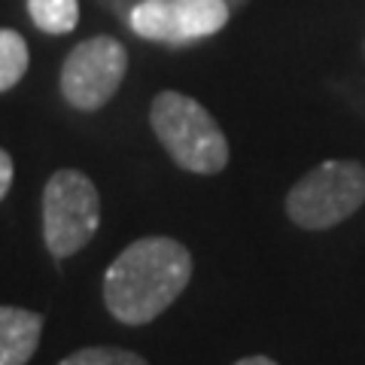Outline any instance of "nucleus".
I'll return each mask as SVG.
<instances>
[{
  "label": "nucleus",
  "instance_id": "f257e3e1",
  "mask_svg": "<svg viewBox=\"0 0 365 365\" xmlns=\"http://www.w3.org/2000/svg\"><path fill=\"white\" fill-rule=\"evenodd\" d=\"M192 280V253L174 237H140L107 268V311L128 326L150 323Z\"/></svg>",
  "mask_w": 365,
  "mask_h": 365
},
{
  "label": "nucleus",
  "instance_id": "f03ea898",
  "mask_svg": "<svg viewBox=\"0 0 365 365\" xmlns=\"http://www.w3.org/2000/svg\"><path fill=\"white\" fill-rule=\"evenodd\" d=\"M155 137L170 158L192 174H216L228 165V140L216 119L195 98L162 91L150 107Z\"/></svg>",
  "mask_w": 365,
  "mask_h": 365
},
{
  "label": "nucleus",
  "instance_id": "7ed1b4c3",
  "mask_svg": "<svg viewBox=\"0 0 365 365\" xmlns=\"http://www.w3.org/2000/svg\"><path fill=\"white\" fill-rule=\"evenodd\" d=\"M101 225L98 189L83 170H55L43 192V237L55 259L79 253Z\"/></svg>",
  "mask_w": 365,
  "mask_h": 365
},
{
  "label": "nucleus",
  "instance_id": "20e7f679",
  "mask_svg": "<svg viewBox=\"0 0 365 365\" xmlns=\"http://www.w3.org/2000/svg\"><path fill=\"white\" fill-rule=\"evenodd\" d=\"M365 201V170L359 162L338 158L304 174L287 195V213L302 228H329L347 220Z\"/></svg>",
  "mask_w": 365,
  "mask_h": 365
},
{
  "label": "nucleus",
  "instance_id": "39448f33",
  "mask_svg": "<svg viewBox=\"0 0 365 365\" xmlns=\"http://www.w3.org/2000/svg\"><path fill=\"white\" fill-rule=\"evenodd\" d=\"M125 71H128V55L119 40H83L61 67V95L76 110H101L119 91Z\"/></svg>",
  "mask_w": 365,
  "mask_h": 365
},
{
  "label": "nucleus",
  "instance_id": "423d86ee",
  "mask_svg": "<svg viewBox=\"0 0 365 365\" xmlns=\"http://www.w3.org/2000/svg\"><path fill=\"white\" fill-rule=\"evenodd\" d=\"M228 13V0H140L131 6L128 25L143 40L180 46L222 31Z\"/></svg>",
  "mask_w": 365,
  "mask_h": 365
},
{
  "label": "nucleus",
  "instance_id": "0eeeda50",
  "mask_svg": "<svg viewBox=\"0 0 365 365\" xmlns=\"http://www.w3.org/2000/svg\"><path fill=\"white\" fill-rule=\"evenodd\" d=\"M43 317L25 307H0V365H25L40 344Z\"/></svg>",
  "mask_w": 365,
  "mask_h": 365
},
{
  "label": "nucleus",
  "instance_id": "6e6552de",
  "mask_svg": "<svg viewBox=\"0 0 365 365\" xmlns=\"http://www.w3.org/2000/svg\"><path fill=\"white\" fill-rule=\"evenodd\" d=\"M34 25L46 34H71L79 21L76 0H28Z\"/></svg>",
  "mask_w": 365,
  "mask_h": 365
},
{
  "label": "nucleus",
  "instance_id": "1a4fd4ad",
  "mask_svg": "<svg viewBox=\"0 0 365 365\" xmlns=\"http://www.w3.org/2000/svg\"><path fill=\"white\" fill-rule=\"evenodd\" d=\"M28 71V43L19 31L0 28V91L13 88Z\"/></svg>",
  "mask_w": 365,
  "mask_h": 365
},
{
  "label": "nucleus",
  "instance_id": "9d476101",
  "mask_svg": "<svg viewBox=\"0 0 365 365\" xmlns=\"http://www.w3.org/2000/svg\"><path fill=\"white\" fill-rule=\"evenodd\" d=\"M58 365H146V359H140L137 353L119 350V347H86V350L71 353Z\"/></svg>",
  "mask_w": 365,
  "mask_h": 365
},
{
  "label": "nucleus",
  "instance_id": "9b49d317",
  "mask_svg": "<svg viewBox=\"0 0 365 365\" xmlns=\"http://www.w3.org/2000/svg\"><path fill=\"white\" fill-rule=\"evenodd\" d=\"M9 186H13V158L6 150H0V198L9 192Z\"/></svg>",
  "mask_w": 365,
  "mask_h": 365
},
{
  "label": "nucleus",
  "instance_id": "f8f14e48",
  "mask_svg": "<svg viewBox=\"0 0 365 365\" xmlns=\"http://www.w3.org/2000/svg\"><path fill=\"white\" fill-rule=\"evenodd\" d=\"M235 365H277V362H274V359H268V356H247V359L235 362Z\"/></svg>",
  "mask_w": 365,
  "mask_h": 365
}]
</instances>
